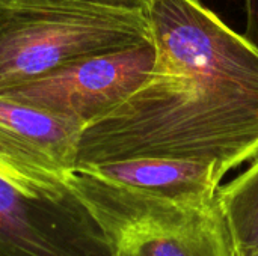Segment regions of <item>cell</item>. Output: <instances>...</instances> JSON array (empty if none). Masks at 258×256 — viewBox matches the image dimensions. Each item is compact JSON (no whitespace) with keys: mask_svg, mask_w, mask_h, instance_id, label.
<instances>
[{"mask_svg":"<svg viewBox=\"0 0 258 256\" xmlns=\"http://www.w3.org/2000/svg\"><path fill=\"white\" fill-rule=\"evenodd\" d=\"M245 12L246 29L243 36L258 53V0H245Z\"/></svg>","mask_w":258,"mask_h":256,"instance_id":"9c48e42d","label":"cell"},{"mask_svg":"<svg viewBox=\"0 0 258 256\" xmlns=\"http://www.w3.org/2000/svg\"><path fill=\"white\" fill-rule=\"evenodd\" d=\"M216 204L224 217L233 253L258 249V155L243 174L218 189Z\"/></svg>","mask_w":258,"mask_h":256,"instance_id":"ba28073f","label":"cell"},{"mask_svg":"<svg viewBox=\"0 0 258 256\" xmlns=\"http://www.w3.org/2000/svg\"><path fill=\"white\" fill-rule=\"evenodd\" d=\"M68 2L100 5V6H109V8L125 9V11H136V12H145L147 14L151 0H68Z\"/></svg>","mask_w":258,"mask_h":256,"instance_id":"30bf717a","label":"cell"},{"mask_svg":"<svg viewBox=\"0 0 258 256\" xmlns=\"http://www.w3.org/2000/svg\"><path fill=\"white\" fill-rule=\"evenodd\" d=\"M150 39L145 12L68 0H0V92L76 59Z\"/></svg>","mask_w":258,"mask_h":256,"instance_id":"7a4b0ae2","label":"cell"},{"mask_svg":"<svg viewBox=\"0 0 258 256\" xmlns=\"http://www.w3.org/2000/svg\"><path fill=\"white\" fill-rule=\"evenodd\" d=\"M110 244L112 256H234L216 201L209 207L169 201Z\"/></svg>","mask_w":258,"mask_h":256,"instance_id":"8992f818","label":"cell"},{"mask_svg":"<svg viewBox=\"0 0 258 256\" xmlns=\"http://www.w3.org/2000/svg\"><path fill=\"white\" fill-rule=\"evenodd\" d=\"M156 65L147 81L80 134L77 166L128 158L215 163L258 155V53L200 0H151Z\"/></svg>","mask_w":258,"mask_h":256,"instance_id":"6da1fadb","label":"cell"},{"mask_svg":"<svg viewBox=\"0 0 258 256\" xmlns=\"http://www.w3.org/2000/svg\"><path fill=\"white\" fill-rule=\"evenodd\" d=\"M154 65L156 47L150 39L135 47L76 59L0 95L62 115L85 128L138 91Z\"/></svg>","mask_w":258,"mask_h":256,"instance_id":"3957f363","label":"cell"},{"mask_svg":"<svg viewBox=\"0 0 258 256\" xmlns=\"http://www.w3.org/2000/svg\"><path fill=\"white\" fill-rule=\"evenodd\" d=\"M106 181L190 207L215 204L225 177L215 163L175 158H128L79 166Z\"/></svg>","mask_w":258,"mask_h":256,"instance_id":"52a82bcc","label":"cell"},{"mask_svg":"<svg viewBox=\"0 0 258 256\" xmlns=\"http://www.w3.org/2000/svg\"><path fill=\"white\" fill-rule=\"evenodd\" d=\"M83 125L0 95V175L30 190L65 189Z\"/></svg>","mask_w":258,"mask_h":256,"instance_id":"5b68a950","label":"cell"},{"mask_svg":"<svg viewBox=\"0 0 258 256\" xmlns=\"http://www.w3.org/2000/svg\"><path fill=\"white\" fill-rule=\"evenodd\" d=\"M0 256H112V244L68 186L30 190L0 175Z\"/></svg>","mask_w":258,"mask_h":256,"instance_id":"277c9868","label":"cell"},{"mask_svg":"<svg viewBox=\"0 0 258 256\" xmlns=\"http://www.w3.org/2000/svg\"><path fill=\"white\" fill-rule=\"evenodd\" d=\"M234 256H258V249H254V250H248V252H242V253H237Z\"/></svg>","mask_w":258,"mask_h":256,"instance_id":"8fae6325","label":"cell"}]
</instances>
